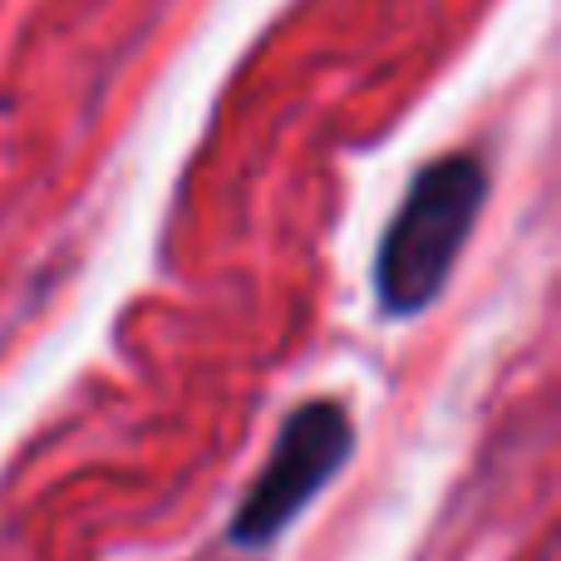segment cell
<instances>
[{"instance_id": "obj_1", "label": "cell", "mask_w": 561, "mask_h": 561, "mask_svg": "<svg viewBox=\"0 0 561 561\" xmlns=\"http://www.w3.org/2000/svg\"><path fill=\"white\" fill-rule=\"evenodd\" d=\"M493 168L478 148L438 153L404 183L375 247V310L379 320H419L444 300L454 272L483 222Z\"/></svg>"}, {"instance_id": "obj_2", "label": "cell", "mask_w": 561, "mask_h": 561, "mask_svg": "<svg viewBox=\"0 0 561 561\" xmlns=\"http://www.w3.org/2000/svg\"><path fill=\"white\" fill-rule=\"evenodd\" d=\"M359 448L355 414L345 399H300L286 419H280L272 454L237 497L232 517H227V552H266L276 547L290 527L306 517V507L335 483L350 468Z\"/></svg>"}, {"instance_id": "obj_3", "label": "cell", "mask_w": 561, "mask_h": 561, "mask_svg": "<svg viewBox=\"0 0 561 561\" xmlns=\"http://www.w3.org/2000/svg\"><path fill=\"white\" fill-rule=\"evenodd\" d=\"M197 561H222V557H197Z\"/></svg>"}]
</instances>
